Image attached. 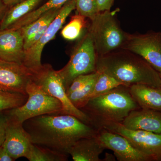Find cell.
Returning <instances> with one entry per match:
<instances>
[{
  "mask_svg": "<svg viewBox=\"0 0 161 161\" xmlns=\"http://www.w3.org/2000/svg\"><path fill=\"white\" fill-rule=\"evenodd\" d=\"M23 125L33 144L68 155L76 142L95 136L98 132L91 125L68 114L40 115L25 121Z\"/></svg>",
  "mask_w": 161,
  "mask_h": 161,
  "instance_id": "1",
  "label": "cell"
},
{
  "mask_svg": "<svg viewBox=\"0 0 161 161\" xmlns=\"http://www.w3.org/2000/svg\"><path fill=\"white\" fill-rule=\"evenodd\" d=\"M96 71L111 75L127 86L141 84L161 88L159 73L140 56L127 50L98 57Z\"/></svg>",
  "mask_w": 161,
  "mask_h": 161,
  "instance_id": "2",
  "label": "cell"
},
{
  "mask_svg": "<svg viewBox=\"0 0 161 161\" xmlns=\"http://www.w3.org/2000/svg\"><path fill=\"white\" fill-rule=\"evenodd\" d=\"M140 108L129 87L120 86L90 98L80 110L88 117L89 125L97 129L104 123H122L130 112Z\"/></svg>",
  "mask_w": 161,
  "mask_h": 161,
  "instance_id": "3",
  "label": "cell"
},
{
  "mask_svg": "<svg viewBox=\"0 0 161 161\" xmlns=\"http://www.w3.org/2000/svg\"><path fill=\"white\" fill-rule=\"evenodd\" d=\"M115 13L111 10L100 12L91 20L88 31L98 57L121 49L126 40L127 33L119 25Z\"/></svg>",
  "mask_w": 161,
  "mask_h": 161,
  "instance_id": "4",
  "label": "cell"
},
{
  "mask_svg": "<svg viewBox=\"0 0 161 161\" xmlns=\"http://www.w3.org/2000/svg\"><path fill=\"white\" fill-rule=\"evenodd\" d=\"M26 92L28 98L24 104L4 111L9 119L23 124L26 120L40 115L62 113L61 102L47 94L34 81L28 84Z\"/></svg>",
  "mask_w": 161,
  "mask_h": 161,
  "instance_id": "5",
  "label": "cell"
},
{
  "mask_svg": "<svg viewBox=\"0 0 161 161\" xmlns=\"http://www.w3.org/2000/svg\"><path fill=\"white\" fill-rule=\"evenodd\" d=\"M97 58L93 38L88 31L75 47L68 63L58 70L66 91L76 77L96 71Z\"/></svg>",
  "mask_w": 161,
  "mask_h": 161,
  "instance_id": "6",
  "label": "cell"
},
{
  "mask_svg": "<svg viewBox=\"0 0 161 161\" xmlns=\"http://www.w3.org/2000/svg\"><path fill=\"white\" fill-rule=\"evenodd\" d=\"M33 81L47 94L61 102L63 105V111L61 114L74 115L89 125L88 117L81 110L74 106L69 100L61 76L58 71L54 69L51 64H42L40 68L34 71Z\"/></svg>",
  "mask_w": 161,
  "mask_h": 161,
  "instance_id": "7",
  "label": "cell"
},
{
  "mask_svg": "<svg viewBox=\"0 0 161 161\" xmlns=\"http://www.w3.org/2000/svg\"><path fill=\"white\" fill-rule=\"evenodd\" d=\"M104 128L123 136L136 149L150 157L153 161H161V134L128 129L121 123L106 122L97 128Z\"/></svg>",
  "mask_w": 161,
  "mask_h": 161,
  "instance_id": "8",
  "label": "cell"
},
{
  "mask_svg": "<svg viewBox=\"0 0 161 161\" xmlns=\"http://www.w3.org/2000/svg\"><path fill=\"white\" fill-rule=\"evenodd\" d=\"M122 49L136 54L161 73V33H127L126 40Z\"/></svg>",
  "mask_w": 161,
  "mask_h": 161,
  "instance_id": "9",
  "label": "cell"
},
{
  "mask_svg": "<svg viewBox=\"0 0 161 161\" xmlns=\"http://www.w3.org/2000/svg\"><path fill=\"white\" fill-rule=\"evenodd\" d=\"M75 9V0H69L61 7L59 14L49 24L39 40L25 51L24 65L32 70H36L42 65L41 55L44 46L55 37L62 27L67 18Z\"/></svg>",
  "mask_w": 161,
  "mask_h": 161,
  "instance_id": "10",
  "label": "cell"
},
{
  "mask_svg": "<svg viewBox=\"0 0 161 161\" xmlns=\"http://www.w3.org/2000/svg\"><path fill=\"white\" fill-rule=\"evenodd\" d=\"M96 136L105 149L114 152L119 161H151L152 158L136 149L123 136L104 128L98 130Z\"/></svg>",
  "mask_w": 161,
  "mask_h": 161,
  "instance_id": "11",
  "label": "cell"
},
{
  "mask_svg": "<svg viewBox=\"0 0 161 161\" xmlns=\"http://www.w3.org/2000/svg\"><path fill=\"white\" fill-rule=\"evenodd\" d=\"M34 75V71L23 64L0 59V90L27 95L26 87Z\"/></svg>",
  "mask_w": 161,
  "mask_h": 161,
  "instance_id": "12",
  "label": "cell"
},
{
  "mask_svg": "<svg viewBox=\"0 0 161 161\" xmlns=\"http://www.w3.org/2000/svg\"><path fill=\"white\" fill-rule=\"evenodd\" d=\"M32 144L30 136L23 124L8 118L3 146L12 158L15 160L20 158H26Z\"/></svg>",
  "mask_w": 161,
  "mask_h": 161,
  "instance_id": "13",
  "label": "cell"
},
{
  "mask_svg": "<svg viewBox=\"0 0 161 161\" xmlns=\"http://www.w3.org/2000/svg\"><path fill=\"white\" fill-rule=\"evenodd\" d=\"M24 37L20 28L0 31V59L24 65Z\"/></svg>",
  "mask_w": 161,
  "mask_h": 161,
  "instance_id": "14",
  "label": "cell"
},
{
  "mask_svg": "<svg viewBox=\"0 0 161 161\" xmlns=\"http://www.w3.org/2000/svg\"><path fill=\"white\" fill-rule=\"evenodd\" d=\"M121 123L130 130L161 134V111L140 108L130 112Z\"/></svg>",
  "mask_w": 161,
  "mask_h": 161,
  "instance_id": "15",
  "label": "cell"
},
{
  "mask_svg": "<svg viewBox=\"0 0 161 161\" xmlns=\"http://www.w3.org/2000/svg\"><path fill=\"white\" fill-rule=\"evenodd\" d=\"M61 8L48 10L32 23L20 28L24 37L25 51L37 42L49 24L58 15Z\"/></svg>",
  "mask_w": 161,
  "mask_h": 161,
  "instance_id": "16",
  "label": "cell"
},
{
  "mask_svg": "<svg viewBox=\"0 0 161 161\" xmlns=\"http://www.w3.org/2000/svg\"><path fill=\"white\" fill-rule=\"evenodd\" d=\"M104 150L96 135L76 142L69 154L74 161H101L99 156Z\"/></svg>",
  "mask_w": 161,
  "mask_h": 161,
  "instance_id": "17",
  "label": "cell"
},
{
  "mask_svg": "<svg viewBox=\"0 0 161 161\" xmlns=\"http://www.w3.org/2000/svg\"><path fill=\"white\" fill-rule=\"evenodd\" d=\"M129 89L141 108L161 111V88L137 84L130 86Z\"/></svg>",
  "mask_w": 161,
  "mask_h": 161,
  "instance_id": "18",
  "label": "cell"
},
{
  "mask_svg": "<svg viewBox=\"0 0 161 161\" xmlns=\"http://www.w3.org/2000/svg\"><path fill=\"white\" fill-rule=\"evenodd\" d=\"M43 0H24L8 9L0 23V31L10 28L23 16L37 8Z\"/></svg>",
  "mask_w": 161,
  "mask_h": 161,
  "instance_id": "19",
  "label": "cell"
},
{
  "mask_svg": "<svg viewBox=\"0 0 161 161\" xmlns=\"http://www.w3.org/2000/svg\"><path fill=\"white\" fill-rule=\"evenodd\" d=\"M69 1V0H48L42 6L38 7L21 18L10 28L18 29L26 26L36 20L48 10L62 7Z\"/></svg>",
  "mask_w": 161,
  "mask_h": 161,
  "instance_id": "20",
  "label": "cell"
},
{
  "mask_svg": "<svg viewBox=\"0 0 161 161\" xmlns=\"http://www.w3.org/2000/svg\"><path fill=\"white\" fill-rule=\"evenodd\" d=\"M26 158L30 161H66L68 160V154L32 143Z\"/></svg>",
  "mask_w": 161,
  "mask_h": 161,
  "instance_id": "21",
  "label": "cell"
},
{
  "mask_svg": "<svg viewBox=\"0 0 161 161\" xmlns=\"http://www.w3.org/2000/svg\"><path fill=\"white\" fill-rule=\"evenodd\" d=\"M98 75L99 72L96 71L94 76L82 88L67 95L74 106L80 109L85 106L91 98Z\"/></svg>",
  "mask_w": 161,
  "mask_h": 161,
  "instance_id": "22",
  "label": "cell"
},
{
  "mask_svg": "<svg viewBox=\"0 0 161 161\" xmlns=\"http://www.w3.org/2000/svg\"><path fill=\"white\" fill-rule=\"evenodd\" d=\"M86 18L78 14L71 18L69 23L62 30L61 35L64 39L73 41L78 39L86 27Z\"/></svg>",
  "mask_w": 161,
  "mask_h": 161,
  "instance_id": "23",
  "label": "cell"
},
{
  "mask_svg": "<svg viewBox=\"0 0 161 161\" xmlns=\"http://www.w3.org/2000/svg\"><path fill=\"white\" fill-rule=\"evenodd\" d=\"M120 86H126L123 83L111 75L103 72H99L91 98L106 93Z\"/></svg>",
  "mask_w": 161,
  "mask_h": 161,
  "instance_id": "24",
  "label": "cell"
},
{
  "mask_svg": "<svg viewBox=\"0 0 161 161\" xmlns=\"http://www.w3.org/2000/svg\"><path fill=\"white\" fill-rule=\"evenodd\" d=\"M27 98V95L0 90V112L23 105Z\"/></svg>",
  "mask_w": 161,
  "mask_h": 161,
  "instance_id": "25",
  "label": "cell"
},
{
  "mask_svg": "<svg viewBox=\"0 0 161 161\" xmlns=\"http://www.w3.org/2000/svg\"><path fill=\"white\" fill-rule=\"evenodd\" d=\"M77 14L92 20L98 13L97 0H75Z\"/></svg>",
  "mask_w": 161,
  "mask_h": 161,
  "instance_id": "26",
  "label": "cell"
},
{
  "mask_svg": "<svg viewBox=\"0 0 161 161\" xmlns=\"http://www.w3.org/2000/svg\"><path fill=\"white\" fill-rule=\"evenodd\" d=\"M95 73V72L92 74L79 75L75 78L66 91L67 95L82 88L94 76Z\"/></svg>",
  "mask_w": 161,
  "mask_h": 161,
  "instance_id": "27",
  "label": "cell"
},
{
  "mask_svg": "<svg viewBox=\"0 0 161 161\" xmlns=\"http://www.w3.org/2000/svg\"><path fill=\"white\" fill-rule=\"evenodd\" d=\"M7 117L5 112H0V146H3L6 137V130Z\"/></svg>",
  "mask_w": 161,
  "mask_h": 161,
  "instance_id": "28",
  "label": "cell"
},
{
  "mask_svg": "<svg viewBox=\"0 0 161 161\" xmlns=\"http://www.w3.org/2000/svg\"><path fill=\"white\" fill-rule=\"evenodd\" d=\"M98 11L103 12L111 10L115 0H97Z\"/></svg>",
  "mask_w": 161,
  "mask_h": 161,
  "instance_id": "29",
  "label": "cell"
},
{
  "mask_svg": "<svg viewBox=\"0 0 161 161\" xmlns=\"http://www.w3.org/2000/svg\"><path fill=\"white\" fill-rule=\"evenodd\" d=\"M14 161L5 150L3 146H0V161Z\"/></svg>",
  "mask_w": 161,
  "mask_h": 161,
  "instance_id": "30",
  "label": "cell"
},
{
  "mask_svg": "<svg viewBox=\"0 0 161 161\" xmlns=\"http://www.w3.org/2000/svg\"><path fill=\"white\" fill-rule=\"evenodd\" d=\"M8 9L9 8L4 4L3 1L0 0V23L3 20Z\"/></svg>",
  "mask_w": 161,
  "mask_h": 161,
  "instance_id": "31",
  "label": "cell"
},
{
  "mask_svg": "<svg viewBox=\"0 0 161 161\" xmlns=\"http://www.w3.org/2000/svg\"><path fill=\"white\" fill-rule=\"evenodd\" d=\"M2 1L4 4L9 8L17 3L24 1V0H2Z\"/></svg>",
  "mask_w": 161,
  "mask_h": 161,
  "instance_id": "32",
  "label": "cell"
},
{
  "mask_svg": "<svg viewBox=\"0 0 161 161\" xmlns=\"http://www.w3.org/2000/svg\"><path fill=\"white\" fill-rule=\"evenodd\" d=\"M115 155L113 156L112 154L108 153H106L105 155V158L102 161H115Z\"/></svg>",
  "mask_w": 161,
  "mask_h": 161,
  "instance_id": "33",
  "label": "cell"
},
{
  "mask_svg": "<svg viewBox=\"0 0 161 161\" xmlns=\"http://www.w3.org/2000/svg\"><path fill=\"white\" fill-rule=\"evenodd\" d=\"M160 76L161 80V73H159Z\"/></svg>",
  "mask_w": 161,
  "mask_h": 161,
  "instance_id": "34",
  "label": "cell"
}]
</instances>
